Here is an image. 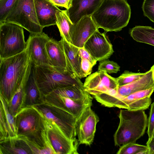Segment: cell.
Wrapping results in <instances>:
<instances>
[{
	"instance_id": "cell-35",
	"label": "cell",
	"mask_w": 154,
	"mask_h": 154,
	"mask_svg": "<svg viewBox=\"0 0 154 154\" xmlns=\"http://www.w3.org/2000/svg\"><path fill=\"white\" fill-rule=\"evenodd\" d=\"M82 58L81 63L82 78L91 74L94 66L88 60Z\"/></svg>"
},
{
	"instance_id": "cell-19",
	"label": "cell",
	"mask_w": 154,
	"mask_h": 154,
	"mask_svg": "<svg viewBox=\"0 0 154 154\" xmlns=\"http://www.w3.org/2000/svg\"><path fill=\"white\" fill-rule=\"evenodd\" d=\"M38 19L43 28L56 25L57 11L60 10L49 0H34Z\"/></svg>"
},
{
	"instance_id": "cell-32",
	"label": "cell",
	"mask_w": 154,
	"mask_h": 154,
	"mask_svg": "<svg viewBox=\"0 0 154 154\" xmlns=\"http://www.w3.org/2000/svg\"><path fill=\"white\" fill-rule=\"evenodd\" d=\"M120 66L116 62L108 59L103 60L99 63L98 71H103L108 73H117L120 70Z\"/></svg>"
},
{
	"instance_id": "cell-27",
	"label": "cell",
	"mask_w": 154,
	"mask_h": 154,
	"mask_svg": "<svg viewBox=\"0 0 154 154\" xmlns=\"http://www.w3.org/2000/svg\"><path fill=\"white\" fill-rule=\"evenodd\" d=\"M56 15V25L61 36L68 43L71 44L70 33L73 24L68 16L66 10L60 9L57 11Z\"/></svg>"
},
{
	"instance_id": "cell-37",
	"label": "cell",
	"mask_w": 154,
	"mask_h": 154,
	"mask_svg": "<svg viewBox=\"0 0 154 154\" xmlns=\"http://www.w3.org/2000/svg\"><path fill=\"white\" fill-rule=\"evenodd\" d=\"M79 54L81 58L89 60L94 66L96 64L97 61L91 56L84 47L79 48Z\"/></svg>"
},
{
	"instance_id": "cell-15",
	"label": "cell",
	"mask_w": 154,
	"mask_h": 154,
	"mask_svg": "<svg viewBox=\"0 0 154 154\" xmlns=\"http://www.w3.org/2000/svg\"><path fill=\"white\" fill-rule=\"evenodd\" d=\"M98 30L91 16L83 17L72 26L70 33L71 44L79 48L84 47L88 39Z\"/></svg>"
},
{
	"instance_id": "cell-1",
	"label": "cell",
	"mask_w": 154,
	"mask_h": 154,
	"mask_svg": "<svg viewBox=\"0 0 154 154\" xmlns=\"http://www.w3.org/2000/svg\"><path fill=\"white\" fill-rule=\"evenodd\" d=\"M0 60V95L8 104L23 82L31 61L26 50Z\"/></svg>"
},
{
	"instance_id": "cell-6",
	"label": "cell",
	"mask_w": 154,
	"mask_h": 154,
	"mask_svg": "<svg viewBox=\"0 0 154 154\" xmlns=\"http://www.w3.org/2000/svg\"><path fill=\"white\" fill-rule=\"evenodd\" d=\"M26 45L23 27L11 22L0 23V59L22 53Z\"/></svg>"
},
{
	"instance_id": "cell-5",
	"label": "cell",
	"mask_w": 154,
	"mask_h": 154,
	"mask_svg": "<svg viewBox=\"0 0 154 154\" xmlns=\"http://www.w3.org/2000/svg\"><path fill=\"white\" fill-rule=\"evenodd\" d=\"M119 123L114 135L115 145L121 146L125 144L136 143L144 134L148 119L143 110H120Z\"/></svg>"
},
{
	"instance_id": "cell-7",
	"label": "cell",
	"mask_w": 154,
	"mask_h": 154,
	"mask_svg": "<svg viewBox=\"0 0 154 154\" xmlns=\"http://www.w3.org/2000/svg\"><path fill=\"white\" fill-rule=\"evenodd\" d=\"M5 22L17 24L30 34L42 33L44 28L38 22L34 0H17Z\"/></svg>"
},
{
	"instance_id": "cell-3",
	"label": "cell",
	"mask_w": 154,
	"mask_h": 154,
	"mask_svg": "<svg viewBox=\"0 0 154 154\" xmlns=\"http://www.w3.org/2000/svg\"><path fill=\"white\" fill-rule=\"evenodd\" d=\"M131 13L127 0H103L91 17L98 29L118 32L127 25Z\"/></svg>"
},
{
	"instance_id": "cell-26",
	"label": "cell",
	"mask_w": 154,
	"mask_h": 154,
	"mask_svg": "<svg viewBox=\"0 0 154 154\" xmlns=\"http://www.w3.org/2000/svg\"><path fill=\"white\" fill-rule=\"evenodd\" d=\"M129 33L136 41L154 46V28L149 26H137L130 29Z\"/></svg>"
},
{
	"instance_id": "cell-40",
	"label": "cell",
	"mask_w": 154,
	"mask_h": 154,
	"mask_svg": "<svg viewBox=\"0 0 154 154\" xmlns=\"http://www.w3.org/2000/svg\"><path fill=\"white\" fill-rule=\"evenodd\" d=\"M150 69L152 71V78L154 81V65L151 67Z\"/></svg>"
},
{
	"instance_id": "cell-24",
	"label": "cell",
	"mask_w": 154,
	"mask_h": 154,
	"mask_svg": "<svg viewBox=\"0 0 154 154\" xmlns=\"http://www.w3.org/2000/svg\"><path fill=\"white\" fill-rule=\"evenodd\" d=\"M32 66V64L31 63L23 82L8 104L9 112L14 117L22 108L24 96L25 85L30 74Z\"/></svg>"
},
{
	"instance_id": "cell-33",
	"label": "cell",
	"mask_w": 154,
	"mask_h": 154,
	"mask_svg": "<svg viewBox=\"0 0 154 154\" xmlns=\"http://www.w3.org/2000/svg\"><path fill=\"white\" fill-rule=\"evenodd\" d=\"M142 8L144 15L154 23V0H144Z\"/></svg>"
},
{
	"instance_id": "cell-4",
	"label": "cell",
	"mask_w": 154,
	"mask_h": 154,
	"mask_svg": "<svg viewBox=\"0 0 154 154\" xmlns=\"http://www.w3.org/2000/svg\"><path fill=\"white\" fill-rule=\"evenodd\" d=\"M32 69L35 79L43 97L59 88L72 85L84 87L79 78L63 69L49 64H32Z\"/></svg>"
},
{
	"instance_id": "cell-9",
	"label": "cell",
	"mask_w": 154,
	"mask_h": 154,
	"mask_svg": "<svg viewBox=\"0 0 154 154\" xmlns=\"http://www.w3.org/2000/svg\"><path fill=\"white\" fill-rule=\"evenodd\" d=\"M99 121L91 106L87 107L77 119L75 129L79 144L90 146L94 140L96 125Z\"/></svg>"
},
{
	"instance_id": "cell-41",
	"label": "cell",
	"mask_w": 154,
	"mask_h": 154,
	"mask_svg": "<svg viewBox=\"0 0 154 154\" xmlns=\"http://www.w3.org/2000/svg\"><path fill=\"white\" fill-rule=\"evenodd\" d=\"M153 136H154V132H153ZM153 136H152V137H153Z\"/></svg>"
},
{
	"instance_id": "cell-8",
	"label": "cell",
	"mask_w": 154,
	"mask_h": 154,
	"mask_svg": "<svg viewBox=\"0 0 154 154\" xmlns=\"http://www.w3.org/2000/svg\"><path fill=\"white\" fill-rule=\"evenodd\" d=\"M32 107L45 119L56 124L68 138L77 139L75 129L77 118L63 109L45 102Z\"/></svg>"
},
{
	"instance_id": "cell-22",
	"label": "cell",
	"mask_w": 154,
	"mask_h": 154,
	"mask_svg": "<svg viewBox=\"0 0 154 154\" xmlns=\"http://www.w3.org/2000/svg\"><path fill=\"white\" fill-rule=\"evenodd\" d=\"M32 67V66L30 74L25 85L22 108L32 106L43 102V96L33 76Z\"/></svg>"
},
{
	"instance_id": "cell-28",
	"label": "cell",
	"mask_w": 154,
	"mask_h": 154,
	"mask_svg": "<svg viewBox=\"0 0 154 154\" xmlns=\"http://www.w3.org/2000/svg\"><path fill=\"white\" fill-rule=\"evenodd\" d=\"M0 100V104L2 106L5 113V122L8 132V138L16 137L17 135L15 117L9 112L7 103L1 95Z\"/></svg>"
},
{
	"instance_id": "cell-11",
	"label": "cell",
	"mask_w": 154,
	"mask_h": 154,
	"mask_svg": "<svg viewBox=\"0 0 154 154\" xmlns=\"http://www.w3.org/2000/svg\"><path fill=\"white\" fill-rule=\"evenodd\" d=\"M50 38L43 32L30 34L25 50L33 66L49 64L46 45Z\"/></svg>"
},
{
	"instance_id": "cell-12",
	"label": "cell",
	"mask_w": 154,
	"mask_h": 154,
	"mask_svg": "<svg viewBox=\"0 0 154 154\" xmlns=\"http://www.w3.org/2000/svg\"><path fill=\"white\" fill-rule=\"evenodd\" d=\"M83 84L85 90L94 97L118 86L116 78L103 71H97L91 74L85 79Z\"/></svg>"
},
{
	"instance_id": "cell-20",
	"label": "cell",
	"mask_w": 154,
	"mask_h": 154,
	"mask_svg": "<svg viewBox=\"0 0 154 154\" xmlns=\"http://www.w3.org/2000/svg\"><path fill=\"white\" fill-rule=\"evenodd\" d=\"M46 48L50 65L75 74L70 72L68 68L62 38L58 41L50 38L46 45Z\"/></svg>"
},
{
	"instance_id": "cell-39",
	"label": "cell",
	"mask_w": 154,
	"mask_h": 154,
	"mask_svg": "<svg viewBox=\"0 0 154 154\" xmlns=\"http://www.w3.org/2000/svg\"><path fill=\"white\" fill-rule=\"evenodd\" d=\"M146 144L149 149V154H154V136L148 139Z\"/></svg>"
},
{
	"instance_id": "cell-30",
	"label": "cell",
	"mask_w": 154,
	"mask_h": 154,
	"mask_svg": "<svg viewBox=\"0 0 154 154\" xmlns=\"http://www.w3.org/2000/svg\"><path fill=\"white\" fill-rule=\"evenodd\" d=\"M145 73H135L128 71L124 72L116 79L118 86L130 83L141 78Z\"/></svg>"
},
{
	"instance_id": "cell-17",
	"label": "cell",
	"mask_w": 154,
	"mask_h": 154,
	"mask_svg": "<svg viewBox=\"0 0 154 154\" xmlns=\"http://www.w3.org/2000/svg\"><path fill=\"white\" fill-rule=\"evenodd\" d=\"M154 87L152 71L151 69L145 72L139 79L129 84L118 86L116 94L113 97L109 104L108 107H114L119 100L136 92Z\"/></svg>"
},
{
	"instance_id": "cell-23",
	"label": "cell",
	"mask_w": 154,
	"mask_h": 154,
	"mask_svg": "<svg viewBox=\"0 0 154 154\" xmlns=\"http://www.w3.org/2000/svg\"><path fill=\"white\" fill-rule=\"evenodd\" d=\"M64 50L69 70L81 79V58L79 54V48L70 44L62 38Z\"/></svg>"
},
{
	"instance_id": "cell-38",
	"label": "cell",
	"mask_w": 154,
	"mask_h": 154,
	"mask_svg": "<svg viewBox=\"0 0 154 154\" xmlns=\"http://www.w3.org/2000/svg\"><path fill=\"white\" fill-rule=\"evenodd\" d=\"M57 6L68 9L71 6L72 0H49Z\"/></svg>"
},
{
	"instance_id": "cell-36",
	"label": "cell",
	"mask_w": 154,
	"mask_h": 154,
	"mask_svg": "<svg viewBox=\"0 0 154 154\" xmlns=\"http://www.w3.org/2000/svg\"><path fill=\"white\" fill-rule=\"evenodd\" d=\"M147 127L148 139H150L152 137L154 131V102L151 105Z\"/></svg>"
},
{
	"instance_id": "cell-16",
	"label": "cell",
	"mask_w": 154,
	"mask_h": 154,
	"mask_svg": "<svg viewBox=\"0 0 154 154\" xmlns=\"http://www.w3.org/2000/svg\"><path fill=\"white\" fill-rule=\"evenodd\" d=\"M154 91V87L140 91L118 100L114 107L131 110H144L151 103L150 96Z\"/></svg>"
},
{
	"instance_id": "cell-25",
	"label": "cell",
	"mask_w": 154,
	"mask_h": 154,
	"mask_svg": "<svg viewBox=\"0 0 154 154\" xmlns=\"http://www.w3.org/2000/svg\"><path fill=\"white\" fill-rule=\"evenodd\" d=\"M51 92L75 100H85L93 98L85 90L84 87L75 85L58 88Z\"/></svg>"
},
{
	"instance_id": "cell-14",
	"label": "cell",
	"mask_w": 154,
	"mask_h": 154,
	"mask_svg": "<svg viewBox=\"0 0 154 154\" xmlns=\"http://www.w3.org/2000/svg\"><path fill=\"white\" fill-rule=\"evenodd\" d=\"M93 98L82 100H75L52 92L43 97V102L63 109L78 119L85 109L92 104Z\"/></svg>"
},
{
	"instance_id": "cell-13",
	"label": "cell",
	"mask_w": 154,
	"mask_h": 154,
	"mask_svg": "<svg viewBox=\"0 0 154 154\" xmlns=\"http://www.w3.org/2000/svg\"><path fill=\"white\" fill-rule=\"evenodd\" d=\"M84 47L97 61L108 59L114 52L105 33H101L99 30L90 37Z\"/></svg>"
},
{
	"instance_id": "cell-2",
	"label": "cell",
	"mask_w": 154,
	"mask_h": 154,
	"mask_svg": "<svg viewBox=\"0 0 154 154\" xmlns=\"http://www.w3.org/2000/svg\"><path fill=\"white\" fill-rule=\"evenodd\" d=\"M17 136L24 138L41 151L51 145L45 118L32 106L23 108L15 116Z\"/></svg>"
},
{
	"instance_id": "cell-29",
	"label": "cell",
	"mask_w": 154,
	"mask_h": 154,
	"mask_svg": "<svg viewBox=\"0 0 154 154\" xmlns=\"http://www.w3.org/2000/svg\"><path fill=\"white\" fill-rule=\"evenodd\" d=\"M117 154H149V149L147 146L136 143H128L120 147Z\"/></svg>"
},
{
	"instance_id": "cell-34",
	"label": "cell",
	"mask_w": 154,
	"mask_h": 154,
	"mask_svg": "<svg viewBox=\"0 0 154 154\" xmlns=\"http://www.w3.org/2000/svg\"><path fill=\"white\" fill-rule=\"evenodd\" d=\"M0 141L8 138V132L5 122V114L2 106L0 104Z\"/></svg>"
},
{
	"instance_id": "cell-10",
	"label": "cell",
	"mask_w": 154,
	"mask_h": 154,
	"mask_svg": "<svg viewBox=\"0 0 154 154\" xmlns=\"http://www.w3.org/2000/svg\"><path fill=\"white\" fill-rule=\"evenodd\" d=\"M45 120L48 139L56 154H78V140L69 139L56 124L46 119Z\"/></svg>"
},
{
	"instance_id": "cell-21",
	"label": "cell",
	"mask_w": 154,
	"mask_h": 154,
	"mask_svg": "<svg viewBox=\"0 0 154 154\" xmlns=\"http://www.w3.org/2000/svg\"><path fill=\"white\" fill-rule=\"evenodd\" d=\"M33 154L31 143L26 139L16 136L0 141V154Z\"/></svg>"
},
{
	"instance_id": "cell-18",
	"label": "cell",
	"mask_w": 154,
	"mask_h": 154,
	"mask_svg": "<svg viewBox=\"0 0 154 154\" xmlns=\"http://www.w3.org/2000/svg\"><path fill=\"white\" fill-rule=\"evenodd\" d=\"M103 0H72L70 7L66 9L67 14L73 24L82 18L91 16Z\"/></svg>"
},
{
	"instance_id": "cell-31",
	"label": "cell",
	"mask_w": 154,
	"mask_h": 154,
	"mask_svg": "<svg viewBox=\"0 0 154 154\" xmlns=\"http://www.w3.org/2000/svg\"><path fill=\"white\" fill-rule=\"evenodd\" d=\"M17 0H0V23L6 19Z\"/></svg>"
}]
</instances>
